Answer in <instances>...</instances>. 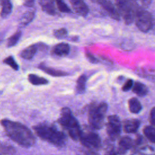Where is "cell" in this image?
<instances>
[{
  "instance_id": "obj_1",
  "label": "cell",
  "mask_w": 155,
  "mask_h": 155,
  "mask_svg": "<svg viewBox=\"0 0 155 155\" xmlns=\"http://www.w3.org/2000/svg\"><path fill=\"white\" fill-rule=\"evenodd\" d=\"M7 135L14 142L24 147H30L35 143L33 133L23 124L8 119L1 120Z\"/></svg>"
},
{
  "instance_id": "obj_2",
  "label": "cell",
  "mask_w": 155,
  "mask_h": 155,
  "mask_svg": "<svg viewBox=\"0 0 155 155\" xmlns=\"http://www.w3.org/2000/svg\"><path fill=\"white\" fill-rule=\"evenodd\" d=\"M33 129L35 133L44 140L58 147H62L65 144V134L53 125L41 124L33 127Z\"/></svg>"
},
{
  "instance_id": "obj_3",
  "label": "cell",
  "mask_w": 155,
  "mask_h": 155,
  "mask_svg": "<svg viewBox=\"0 0 155 155\" xmlns=\"http://www.w3.org/2000/svg\"><path fill=\"white\" fill-rule=\"evenodd\" d=\"M58 122L67 131L68 135L73 140H79L81 128L78 121L69 108L63 107L61 109Z\"/></svg>"
},
{
  "instance_id": "obj_4",
  "label": "cell",
  "mask_w": 155,
  "mask_h": 155,
  "mask_svg": "<svg viewBox=\"0 0 155 155\" xmlns=\"http://www.w3.org/2000/svg\"><path fill=\"white\" fill-rule=\"evenodd\" d=\"M108 110V104L102 102H93L88 108V122L90 127L95 130L101 129L104 124V119Z\"/></svg>"
},
{
  "instance_id": "obj_5",
  "label": "cell",
  "mask_w": 155,
  "mask_h": 155,
  "mask_svg": "<svg viewBox=\"0 0 155 155\" xmlns=\"http://www.w3.org/2000/svg\"><path fill=\"white\" fill-rule=\"evenodd\" d=\"M116 5L124 22L127 25L131 24L134 22L136 12L139 7L135 0H116Z\"/></svg>"
},
{
  "instance_id": "obj_6",
  "label": "cell",
  "mask_w": 155,
  "mask_h": 155,
  "mask_svg": "<svg viewBox=\"0 0 155 155\" xmlns=\"http://www.w3.org/2000/svg\"><path fill=\"white\" fill-rule=\"evenodd\" d=\"M134 21L137 28L142 32L147 33L152 28L153 18L151 14L145 8L140 7L136 12Z\"/></svg>"
},
{
  "instance_id": "obj_7",
  "label": "cell",
  "mask_w": 155,
  "mask_h": 155,
  "mask_svg": "<svg viewBox=\"0 0 155 155\" xmlns=\"http://www.w3.org/2000/svg\"><path fill=\"white\" fill-rule=\"evenodd\" d=\"M81 143L89 150H98L101 147V139L99 135L92 130L81 129L79 137Z\"/></svg>"
},
{
  "instance_id": "obj_8",
  "label": "cell",
  "mask_w": 155,
  "mask_h": 155,
  "mask_svg": "<svg viewBox=\"0 0 155 155\" xmlns=\"http://www.w3.org/2000/svg\"><path fill=\"white\" fill-rule=\"evenodd\" d=\"M121 122L116 115H110L107 118L106 131L109 138L115 140L119 136L121 132Z\"/></svg>"
},
{
  "instance_id": "obj_9",
  "label": "cell",
  "mask_w": 155,
  "mask_h": 155,
  "mask_svg": "<svg viewBox=\"0 0 155 155\" xmlns=\"http://www.w3.org/2000/svg\"><path fill=\"white\" fill-rule=\"evenodd\" d=\"M105 12L112 19L116 21L120 20L119 12L110 0H104L100 4Z\"/></svg>"
},
{
  "instance_id": "obj_10",
  "label": "cell",
  "mask_w": 155,
  "mask_h": 155,
  "mask_svg": "<svg viewBox=\"0 0 155 155\" xmlns=\"http://www.w3.org/2000/svg\"><path fill=\"white\" fill-rule=\"evenodd\" d=\"M71 5L78 15L85 17L89 13V8L84 0H69Z\"/></svg>"
},
{
  "instance_id": "obj_11",
  "label": "cell",
  "mask_w": 155,
  "mask_h": 155,
  "mask_svg": "<svg viewBox=\"0 0 155 155\" xmlns=\"http://www.w3.org/2000/svg\"><path fill=\"white\" fill-rule=\"evenodd\" d=\"M133 143L134 141L131 137L128 136L121 137L118 143V148L117 151L118 154H125L133 146Z\"/></svg>"
},
{
  "instance_id": "obj_12",
  "label": "cell",
  "mask_w": 155,
  "mask_h": 155,
  "mask_svg": "<svg viewBox=\"0 0 155 155\" xmlns=\"http://www.w3.org/2000/svg\"><path fill=\"white\" fill-rule=\"evenodd\" d=\"M140 122L137 119H129L124 120L123 128L127 133H135L137 132Z\"/></svg>"
},
{
  "instance_id": "obj_13",
  "label": "cell",
  "mask_w": 155,
  "mask_h": 155,
  "mask_svg": "<svg viewBox=\"0 0 155 155\" xmlns=\"http://www.w3.org/2000/svg\"><path fill=\"white\" fill-rule=\"evenodd\" d=\"M54 1V0H39V3L42 11L49 15H54L56 11Z\"/></svg>"
},
{
  "instance_id": "obj_14",
  "label": "cell",
  "mask_w": 155,
  "mask_h": 155,
  "mask_svg": "<svg viewBox=\"0 0 155 155\" xmlns=\"http://www.w3.org/2000/svg\"><path fill=\"white\" fill-rule=\"evenodd\" d=\"M70 50V48L68 44L61 42L53 47L52 49V53L58 56H65L68 54Z\"/></svg>"
},
{
  "instance_id": "obj_15",
  "label": "cell",
  "mask_w": 155,
  "mask_h": 155,
  "mask_svg": "<svg viewBox=\"0 0 155 155\" xmlns=\"http://www.w3.org/2000/svg\"><path fill=\"white\" fill-rule=\"evenodd\" d=\"M39 68L40 69H41L43 71L46 73L47 74H48L52 76L61 77V76H67L69 74L67 72H65V71H64L62 70H57V69H55L52 67H47L44 63H41L39 65Z\"/></svg>"
},
{
  "instance_id": "obj_16",
  "label": "cell",
  "mask_w": 155,
  "mask_h": 155,
  "mask_svg": "<svg viewBox=\"0 0 155 155\" xmlns=\"http://www.w3.org/2000/svg\"><path fill=\"white\" fill-rule=\"evenodd\" d=\"M132 91L137 96L139 97H143L148 94V88L143 83L136 81L133 84Z\"/></svg>"
},
{
  "instance_id": "obj_17",
  "label": "cell",
  "mask_w": 155,
  "mask_h": 155,
  "mask_svg": "<svg viewBox=\"0 0 155 155\" xmlns=\"http://www.w3.org/2000/svg\"><path fill=\"white\" fill-rule=\"evenodd\" d=\"M38 46L36 44H32L24 48L20 53L21 58L25 59H32L38 51Z\"/></svg>"
},
{
  "instance_id": "obj_18",
  "label": "cell",
  "mask_w": 155,
  "mask_h": 155,
  "mask_svg": "<svg viewBox=\"0 0 155 155\" xmlns=\"http://www.w3.org/2000/svg\"><path fill=\"white\" fill-rule=\"evenodd\" d=\"M128 104L130 111L133 114L139 113L142 108L140 101L136 97L130 98L128 102Z\"/></svg>"
},
{
  "instance_id": "obj_19",
  "label": "cell",
  "mask_w": 155,
  "mask_h": 155,
  "mask_svg": "<svg viewBox=\"0 0 155 155\" xmlns=\"http://www.w3.org/2000/svg\"><path fill=\"white\" fill-rule=\"evenodd\" d=\"M1 16L2 18H7L10 15L12 11V4L10 0H1Z\"/></svg>"
},
{
  "instance_id": "obj_20",
  "label": "cell",
  "mask_w": 155,
  "mask_h": 155,
  "mask_svg": "<svg viewBox=\"0 0 155 155\" xmlns=\"http://www.w3.org/2000/svg\"><path fill=\"white\" fill-rule=\"evenodd\" d=\"M35 12L34 10H31L26 12L21 16L19 21V25L21 27H25L30 23L35 17Z\"/></svg>"
},
{
  "instance_id": "obj_21",
  "label": "cell",
  "mask_w": 155,
  "mask_h": 155,
  "mask_svg": "<svg viewBox=\"0 0 155 155\" xmlns=\"http://www.w3.org/2000/svg\"><path fill=\"white\" fill-rule=\"evenodd\" d=\"M28 80L30 83L34 85H46L48 83V81L47 79L39 76L35 74H29L28 76Z\"/></svg>"
},
{
  "instance_id": "obj_22",
  "label": "cell",
  "mask_w": 155,
  "mask_h": 155,
  "mask_svg": "<svg viewBox=\"0 0 155 155\" xmlns=\"http://www.w3.org/2000/svg\"><path fill=\"white\" fill-rule=\"evenodd\" d=\"M87 80V78L85 74H82L78 78L76 85V91L78 94H83L85 91Z\"/></svg>"
},
{
  "instance_id": "obj_23",
  "label": "cell",
  "mask_w": 155,
  "mask_h": 155,
  "mask_svg": "<svg viewBox=\"0 0 155 155\" xmlns=\"http://www.w3.org/2000/svg\"><path fill=\"white\" fill-rule=\"evenodd\" d=\"M145 136L151 142L155 143V127L153 126H145L143 130Z\"/></svg>"
},
{
  "instance_id": "obj_24",
  "label": "cell",
  "mask_w": 155,
  "mask_h": 155,
  "mask_svg": "<svg viewBox=\"0 0 155 155\" xmlns=\"http://www.w3.org/2000/svg\"><path fill=\"white\" fill-rule=\"evenodd\" d=\"M22 33L21 31H18L15 34H13L11 37H10L7 40V45L8 47H11L16 45L19 39L21 38Z\"/></svg>"
},
{
  "instance_id": "obj_25",
  "label": "cell",
  "mask_w": 155,
  "mask_h": 155,
  "mask_svg": "<svg viewBox=\"0 0 155 155\" xmlns=\"http://www.w3.org/2000/svg\"><path fill=\"white\" fill-rule=\"evenodd\" d=\"M3 62L4 64L8 65L12 68H13V70H15L16 71L18 70V69H19L18 64H17V62H16V61L15 60L13 57L12 56H9L7 57L6 58H5L3 61Z\"/></svg>"
},
{
  "instance_id": "obj_26",
  "label": "cell",
  "mask_w": 155,
  "mask_h": 155,
  "mask_svg": "<svg viewBox=\"0 0 155 155\" xmlns=\"http://www.w3.org/2000/svg\"><path fill=\"white\" fill-rule=\"evenodd\" d=\"M59 10L63 13H70L71 10L65 2L64 0H54Z\"/></svg>"
},
{
  "instance_id": "obj_27",
  "label": "cell",
  "mask_w": 155,
  "mask_h": 155,
  "mask_svg": "<svg viewBox=\"0 0 155 155\" xmlns=\"http://www.w3.org/2000/svg\"><path fill=\"white\" fill-rule=\"evenodd\" d=\"M68 35L67 30L65 28H61L56 30L54 31V36L58 39H63L67 37Z\"/></svg>"
},
{
  "instance_id": "obj_28",
  "label": "cell",
  "mask_w": 155,
  "mask_h": 155,
  "mask_svg": "<svg viewBox=\"0 0 155 155\" xmlns=\"http://www.w3.org/2000/svg\"><path fill=\"white\" fill-rule=\"evenodd\" d=\"M133 84H134V82L132 79H128L124 84V85H122V90L123 91H129L131 88H132L133 87Z\"/></svg>"
},
{
  "instance_id": "obj_29",
  "label": "cell",
  "mask_w": 155,
  "mask_h": 155,
  "mask_svg": "<svg viewBox=\"0 0 155 155\" xmlns=\"http://www.w3.org/2000/svg\"><path fill=\"white\" fill-rule=\"evenodd\" d=\"M135 1L138 6L145 9L151 4L152 0H135Z\"/></svg>"
},
{
  "instance_id": "obj_30",
  "label": "cell",
  "mask_w": 155,
  "mask_h": 155,
  "mask_svg": "<svg viewBox=\"0 0 155 155\" xmlns=\"http://www.w3.org/2000/svg\"><path fill=\"white\" fill-rule=\"evenodd\" d=\"M86 55V58L88 60L89 62H90L91 63L93 64H97L99 62V60L90 52H88L87 51L85 53Z\"/></svg>"
},
{
  "instance_id": "obj_31",
  "label": "cell",
  "mask_w": 155,
  "mask_h": 155,
  "mask_svg": "<svg viewBox=\"0 0 155 155\" xmlns=\"http://www.w3.org/2000/svg\"><path fill=\"white\" fill-rule=\"evenodd\" d=\"M149 120L150 124L155 127V107H154L150 111Z\"/></svg>"
},
{
  "instance_id": "obj_32",
  "label": "cell",
  "mask_w": 155,
  "mask_h": 155,
  "mask_svg": "<svg viewBox=\"0 0 155 155\" xmlns=\"http://www.w3.org/2000/svg\"><path fill=\"white\" fill-rule=\"evenodd\" d=\"M104 155H118V153L117 152V151H116V150L114 149V147H108L105 153H104Z\"/></svg>"
},
{
  "instance_id": "obj_33",
  "label": "cell",
  "mask_w": 155,
  "mask_h": 155,
  "mask_svg": "<svg viewBox=\"0 0 155 155\" xmlns=\"http://www.w3.org/2000/svg\"><path fill=\"white\" fill-rule=\"evenodd\" d=\"M35 0H24V5L28 7H33L35 4Z\"/></svg>"
},
{
  "instance_id": "obj_34",
  "label": "cell",
  "mask_w": 155,
  "mask_h": 155,
  "mask_svg": "<svg viewBox=\"0 0 155 155\" xmlns=\"http://www.w3.org/2000/svg\"><path fill=\"white\" fill-rule=\"evenodd\" d=\"M84 155H99L95 150H88L85 152Z\"/></svg>"
},
{
  "instance_id": "obj_35",
  "label": "cell",
  "mask_w": 155,
  "mask_h": 155,
  "mask_svg": "<svg viewBox=\"0 0 155 155\" xmlns=\"http://www.w3.org/2000/svg\"><path fill=\"white\" fill-rule=\"evenodd\" d=\"M93 3H96L97 4L99 5H100L101 4V2L104 1V0H91Z\"/></svg>"
},
{
  "instance_id": "obj_36",
  "label": "cell",
  "mask_w": 155,
  "mask_h": 155,
  "mask_svg": "<svg viewBox=\"0 0 155 155\" xmlns=\"http://www.w3.org/2000/svg\"><path fill=\"white\" fill-rule=\"evenodd\" d=\"M2 40V36H1V33H0V43L1 42Z\"/></svg>"
},
{
  "instance_id": "obj_37",
  "label": "cell",
  "mask_w": 155,
  "mask_h": 155,
  "mask_svg": "<svg viewBox=\"0 0 155 155\" xmlns=\"http://www.w3.org/2000/svg\"><path fill=\"white\" fill-rule=\"evenodd\" d=\"M0 155H2V154H0Z\"/></svg>"
}]
</instances>
